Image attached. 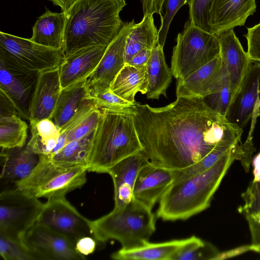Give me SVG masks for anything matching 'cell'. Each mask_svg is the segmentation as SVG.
I'll return each mask as SVG.
<instances>
[{
	"label": "cell",
	"mask_w": 260,
	"mask_h": 260,
	"mask_svg": "<svg viewBox=\"0 0 260 260\" xmlns=\"http://www.w3.org/2000/svg\"><path fill=\"white\" fill-rule=\"evenodd\" d=\"M132 114L143 153L152 165L171 170L194 164L218 145L241 143L243 129L203 98H177L159 108L136 102Z\"/></svg>",
	"instance_id": "cell-1"
},
{
	"label": "cell",
	"mask_w": 260,
	"mask_h": 260,
	"mask_svg": "<svg viewBox=\"0 0 260 260\" xmlns=\"http://www.w3.org/2000/svg\"><path fill=\"white\" fill-rule=\"evenodd\" d=\"M252 141L238 144L213 167L200 174L174 181L159 201L156 216L165 221L186 220L208 208L228 170L235 160L249 168Z\"/></svg>",
	"instance_id": "cell-2"
},
{
	"label": "cell",
	"mask_w": 260,
	"mask_h": 260,
	"mask_svg": "<svg viewBox=\"0 0 260 260\" xmlns=\"http://www.w3.org/2000/svg\"><path fill=\"white\" fill-rule=\"evenodd\" d=\"M126 5L125 0H76L65 12L64 57L84 48L108 46L124 23L119 13Z\"/></svg>",
	"instance_id": "cell-3"
},
{
	"label": "cell",
	"mask_w": 260,
	"mask_h": 260,
	"mask_svg": "<svg viewBox=\"0 0 260 260\" xmlns=\"http://www.w3.org/2000/svg\"><path fill=\"white\" fill-rule=\"evenodd\" d=\"M132 106L122 112L102 113L95 130L88 172L108 173L122 159L143 150Z\"/></svg>",
	"instance_id": "cell-4"
},
{
	"label": "cell",
	"mask_w": 260,
	"mask_h": 260,
	"mask_svg": "<svg viewBox=\"0 0 260 260\" xmlns=\"http://www.w3.org/2000/svg\"><path fill=\"white\" fill-rule=\"evenodd\" d=\"M92 237L104 243L118 241L121 248L129 249L143 245L155 231L152 208L134 199L121 208H114L109 213L90 222Z\"/></svg>",
	"instance_id": "cell-5"
},
{
	"label": "cell",
	"mask_w": 260,
	"mask_h": 260,
	"mask_svg": "<svg viewBox=\"0 0 260 260\" xmlns=\"http://www.w3.org/2000/svg\"><path fill=\"white\" fill-rule=\"evenodd\" d=\"M38 165L15 188L39 199L66 195L81 188L87 181V167L63 166L54 164L47 156H39Z\"/></svg>",
	"instance_id": "cell-6"
},
{
	"label": "cell",
	"mask_w": 260,
	"mask_h": 260,
	"mask_svg": "<svg viewBox=\"0 0 260 260\" xmlns=\"http://www.w3.org/2000/svg\"><path fill=\"white\" fill-rule=\"evenodd\" d=\"M171 59V71L177 80H181L203 67L220 53L216 35L185 23L178 34Z\"/></svg>",
	"instance_id": "cell-7"
},
{
	"label": "cell",
	"mask_w": 260,
	"mask_h": 260,
	"mask_svg": "<svg viewBox=\"0 0 260 260\" xmlns=\"http://www.w3.org/2000/svg\"><path fill=\"white\" fill-rule=\"evenodd\" d=\"M63 59L62 50L0 32V61L9 66L39 73L58 67Z\"/></svg>",
	"instance_id": "cell-8"
},
{
	"label": "cell",
	"mask_w": 260,
	"mask_h": 260,
	"mask_svg": "<svg viewBox=\"0 0 260 260\" xmlns=\"http://www.w3.org/2000/svg\"><path fill=\"white\" fill-rule=\"evenodd\" d=\"M43 204L16 188L0 194V235L21 243L23 235L37 221Z\"/></svg>",
	"instance_id": "cell-9"
},
{
	"label": "cell",
	"mask_w": 260,
	"mask_h": 260,
	"mask_svg": "<svg viewBox=\"0 0 260 260\" xmlns=\"http://www.w3.org/2000/svg\"><path fill=\"white\" fill-rule=\"evenodd\" d=\"M37 222L61 234L75 246L80 238L92 237L91 220L82 215L66 196L48 199L43 204Z\"/></svg>",
	"instance_id": "cell-10"
},
{
	"label": "cell",
	"mask_w": 260,
	"mask_h": 260,
	"mask_svg": "<svg viewBox=\"0 0 260 260\" xmlns=\"http://www.w3.org/2000/svg\"><path fill=\"white\" fill-rule=\"evenodd\" d=\"M21 243L34 259L82 260L75 246L61 234L36 222L22 237Z\"/></svg>",
	"instance_id": "cell-11"
},
{
	"label": "cell",
	"mask_w": 260,
	"mask_h": 260,
	"mask_svg": "<svg viewBox=\"0 0 260 260\" xmlns=\"http://www.w3.org/2000/svg\"><path fill=\"white\" fill-rule=\"evenodd\" d=\"M135 24L134 20L124 22L116 37L108 46L95 69L86 81L89 91L110 88L112 82L125 64L126 40Z\"/></svg>",
	"instance_id": "cell-12"
},
{
	"label": "cell",
	"mask_w": 260,
	"mask_h": 260,
	"mask_svg": "<svg viewBox=\"0 0 260 260\" xmlns=\"http://www.w3.org/2000/svg\"><path fill=\"white\" fill-rule=\"evenodd\" d=\"M260 107V62L252 61L226 116L241 128L251 118L255 122Z\"/></svg>",
	"instance_id": "cell-13"
},
{
	"label": "cell",
	"mask_w": 260,
	"mask_h": 260,
	"mask_svg": "<svg viewBox=\"0 0 260 260\" xmlns=\"http://www.w3.org/2000/svg\"><path fill=\"white\" fill-rule=\"evenodd\" d=\"M38 76V73L24 72L0 61V90L12 101L22 118L29 119Z\"/></svg>",
	"instance_id": "cell-14"
},
{
	"label": "cell",
	"mask_w": 260,
	"mask_h": 260,
	"mask_svg": "<svg viewBox=\"0 0 260 260\" xmlns=\"http://www.w3.org/2000/svg\"><path fill=\"white\" fill-rule=\"evenodd\" d=\"M225 70L219 54L185 78L177 81V98H205L215 90Z\"/></svg>",
	"instance_id": "cell-15"
},
{
	"label": "cell",
	"mask_w": 260,
	"mask_h": 260,
	"mask_svg": "<svg viewBox=\"0 0 260 260\" xmlns=\"http://www.w3.org/2000/svg\"><path fill=\"white\" fill-rule=\"evenodd\" d=\"M222 62L228 73L230 85L236 93L252 61L245 52L233 28L217 34Z\"/></svg>",
	"instance_id": "cell-16"
},
{
	"label": "cell",
	"mask_w": 260,
	"mask_h": 260,
	"mask_svg": "<svg viewBox=\"0 0 260 260\" xmlns=\"http://www.w3.org/2000/svg\"><path fill=\"white\" fill-rule=\"evenodd\" d=\"M59 66L38 73L30 104L29 121L51 119L62 90Z\"/></svg>",
	"instance_id": "cell-17"
},
{
	"label": "cell",
	"mask_w": 260,
	"mask_h": 260,
	"mask_svg": "<svg viewBox=\"0 0 260 260\" xmlns=\"http://www.w3.org/2000/svg\"><path fill=\"white\" fill-rule=\"evenodd\" d=\"M108 46L84 48L64 57L59 66L62 89L86 81L94 71Z\"/></svg>",
	"instance_id": "cell-18"
},
{
	"label": "cell",
	"mask_w": 260,
	"mask_h": 260,
	"mask_svg": "<svg viewBox=\"0 0 260 260\" xmlns=\"http://www.w3.org/2000/svg\"><path fill=\"white\" fill-rule=\"evenodd\" d=\"M150 162L142 151L129 156L109 171L114 185V208H121L133 199L134 188L141 169Z\"/></svg>",
	"instance_id": "cell-19"
},
{
	"label": "cell",
	"mask_w": 260,
	"mask_h": 260,
	"mask_svg": "<svg viewBox=\"0 0 260 260\" xmlns=\"http://www.w3.org/2000/svg\"><path fill=\"white\" fill-rule=\"evenodd\" d=\"M174 180V170L149 162L138 175L134 188V197L152 209Z\"/></svg>",
	"instance_id": "cell-20"
},
{
	"label": "cell",
	"mask_w": 260,
	"mask_h": 260,
	"mask_svg": "<svg viewBox=\"0 0 260 260\" xmlns=\"http://www.w3.org/2000/svg\"><path fill=\"white\" fill-rule=\"evenodd\" d=\"M256 8L255 0H212L209 25L213 33L244 25Z\"/></svg>",
	"instance_id": "cell-21"
},
{
	"label": "cell",
	"mask_w": 260,
	"mask_h": 260,
	"mask_svg": "<svg viewBox=\"0 0 260 260\" xmlns=\"http://www.w3.org/2000/svg\"><path fill=\"white\" fill-rule=\"evenodd\" d=\"M2 169L1 179L16 185L27 178L38 165L39 155L27 146L12 149H2Z\"/></svg>",
	"instance_id": "cell-22"
},
{
	"label": "cell",
	"mask_w": 260,
	"mask_h": 260,
	"mask_svg": "<svg viewBox=\"0 0 260 260\" xmlns=\"http://www.w3.org/2000/svg\"><path fill=\"white\" fill-rule=\"evenodd\" d=\"M65 23V12H52L46 8L35 23L30 40L47 47L62 50Z\"/></svg>",
	"instance_id": "cell-23"
},
{
	"label": "cell",
	"mask_w": 260,
	"mask_h": 260,
	"mask_svg": "<svg viewBox=\"0 0 260 260\" xmlns=\"http://www.w3.org/2000/svg\"><path fill=\"white\" fill-rule=\"evenodd\" d=\"M146 68L147 98L159 99L161 95L167 97L166 91L171 82L173 75L166 63L163 47L158 42L152 49Z\"/></svg>",
	"instance_id": "cell-24"
},
{
	"label": "cell",
	"mask_w": 260,
	"mask_h": 260,
	"mask_svg": "<svg viewBox=\"0 0 260 260\" xmlns=\"http://www.w3.org/2000/svg\"><path fill=\"white\" fill-rule=\"evenodd\" d=\"M187 241V238L160 243L148 242L132 249L121 248L112 253L111 257L116 260H172Z\"/></svg>",
	"instance_id": "cell-25"
},
{
	"label": "cell",
	"mask_w": 260,
	"mask_h": 260,
	"mask_svg": "<svg viewBox=\"0 0 260 260\" xmlns=\"http://www.w3.org/2000/svg\"><path fill=\"white\" fill-rule=\"evenodd\" d=\"M147 84L146 65L135 66L125 64L112 82L110 89L123 99L134 103L138 92L146 94Z\"/></svg>",
	"instance_id": "cell-26"
},
{
	"label": "cell",
	"mask_w": 260,
	"mask_h": 260,
	"mask_svg": "<svg viewBox=\"0 0 260 260\" xmlns=\"http://www.w3.org/2000/svg\"><path fill=\"white\" fill-rule=\"evenodd\" d=\"M241 197L244 204L238 208V212L248 222L253 251L260 253V173L253 175Z\"/></svg>",
	"instance_id": "cell-27"
},
{
	"label": "cell",
	"mask_w": 260,
	"mask_h": 260,
	"mask_svg": "<svg viewBox=\"0 0 260 260\" xmlns=\"http://www.w3.org/2000/svg\"><path fill=\"white\" fill-rule=\"evenodd\" d=\"M158 30L155 26L153 14H144L141 21L135 23L127 37L125 64L140 51L145 49H152L158 42Z\"/></svg>",
	"instance_id": "cell-28"
},
{
	"label": "cell",
	"mask_w": 260,
	"mask_h": 260,
	"mask_svg": "<svg viewBox=\"0 0 260 260\" xmlns=\"http://www.w3.org/2000/svg\"><path fill=\"white\" fill-rule=\"evenodd\" d=\"M86 81L62 89L51 120L60 129L72 117L82 103L89 98Z\"/></svg>",
	"instance_id": "cell-29"
},
{
	"label": "cell",
	"mask_w": 260,
	"mask_h": 260,
	"mask_svg": "<svg viewBox=\"0 0 260 260\" xmlns=\"http://www.w3.org/2000/svg\"><path fill=\"white\" fill-rule=\"evenodd\" d=\"M96 128L85 137L68 143L53 155L46 156L57 165L87 167L90 160Z\"/></svg>",
	"instance_id": "cell-30"
},
{
	"label": "cell",
	"mask_w": 260,
	"mask_h": 260,
	"mask_svg": "<svg viewBox=\"0 0 260 260\" xmlns=\"http://www.w3.org/2000/svg\"><path fill=\"white\" fill-rule=\"evenodd\" d=\"M29 121L30 137L27 146L39 156L50 155L58 142L60 129L50 119Z\"/></svg>",
	"instance_id": "cell-31"
},
{
	"label": "cell",
	"mask_w": 260,
	"mask_h": 260,
	"mask_svg": "<svg viewBox=\"0 0 260 260\" xmlns=\"http://www.w3.org/2000/svg\"><path fill=\"white\" fill-rule=\"evenodd\" d=\"M27 131V124L19 115L0 117L1 148L12 149L25 146Z\"/></svg>",
	"instance_id": "cell-32"
},
{
	"label": "cell",
	"mask_w": 260,
	"mask_h": 260,
	"mask_svg": "<svg viewBox=\"0 0 260 260\" xmlns=\"http://www.w3.org/2000/svg\"><path fill=\"white\" fill-rule=\"evenodd\" d=\"M219 252L212 244L192 236L187 238L172 260H213Z\"/></svg>",
	"instance_id": "cell-33"
},
{
	"label": "cell",
	"mask_w": 260,
	"mask_h": 260,
	"mask_svg": "<svg viewBox=\"0 0 260 260\" xmlns=\"http://www.w3.org/2000/svg\"><path fill=\"white\" fill-rule=\"evenodd\" d=\"M236 145H218L202 159L194 164L183 169L174 170V181L183 179L208 170Z\"/></svg>",
	"instance_id": "cell-34"
},
{
	"label": "cell",
	"mask_w": 260,
	"mask_h": 260,
	"mask_svg": "<svg viewBox=\"0 0 260 260\" xmlns=\"http://www.w3.org/2000/svg\"><path fill=\"white\" fill-rule=\"evenodd\" d=\"M236 94L230 87L225 70L215 90L204 99L212 109L226 117Z\"/></svg>",
	"instance_id": "cell-35"
},
{
	"label": "cell",
	"mask_w": 260,
	"mask_h": 260,
	"mask_svg": "<svg viewBox=\"0 0 260 260\" xmlns=\"http://www.w3.org/2000/svg\"><path fill=\"white\" fill-rule=\"evenodd\" d=\"M89 92L88 98L93 101L102 113L122 112L135 103L123 99L112 92L110 88Z\"/></svg>",
	"instance_id": "cell-36"
},
{
	"label": "cell",
	"mask_w": 260,
	"mask_h": 260,
	"mask_svg": "<svg viewBox=\"0 0 260 260\" xmlns=\"http://www.w3.org/2000/svg\"><path fill=\"white\" fill-rule=\"evenodd\" d=\"M212 0H191L188 5V21L195 26L213 34L209 25L210 12Z\"/></svg>",
	"instance_id": "cell-37"
},
{
	"label": "cell",
	"mask_w": 260,
	"mask_h": 260,
	"mask_svg": "<svg viewBox=\"0 0 260 260\" xmlns=\"http://www.w3.org/2000/svg\"><path fill=\"white\" fill-rule=\"evenodd\" d=\"M191 0H165L163 7L165 12L161 17V24L158 30V43L164 48L170 24L178 10L185 5H189Z\"/></svg>",
	"instance_id": "cell-38"
},
{
	"label": "cell",
	"mask_w": 260,
	"mask_h": 260,
	"mask_svg": "<svg viewBox=\"0 0 260 260\" xmlns=\"http://www.w3.org/2000/svg\"><path fill=\"white\" fill-rule=\"evenodd\" d=\"M0 254L5 260L34 259L21 243L3 235H0Z\"/></svg>",
	"instance_id": "cell-39"
},
{
	"label": "cell",
	"mask_w": 260,
	"mask_h": 260,
	"mask_svg": "<svg viewBox=\"0 0 260 260\" xmlns=\"http://www.w3.org/2000/svg\"><path fill=\"white\" fill-rule=\"evenodd\" d=\"M245 37L247 42L246 52L249 58L252 61L260 62V23L247 28Z\"/></svg>",
	"instance_id": "cell-40"
},
{
	"label": "cell",
	"mask_w": 260,
	"mask_h": 260,
	"mask_svg": "<svg viewBox=\"0 0 260 260\" xmlns=\"http://www.w3.org/2000/svg\"><path fill=\"white\" fill-rule=\"evenodd\" d=\"M96 240L92 236H85L80 238L75 244L76 250L83 256L92 253L96 248Z\"/></svg>",
	"instance_id": "cell-41"
},
{
	"label": "cell",
	"mask_w": 260,
	"mask_h": 260,
	"mask_svg": "<svg viewBox=\"0 0 260 260\" xmlns=\"http://www.w3.org/2000/svg\"><path fill=\"white\" fill-rule=\"evenodd\" d=\"M18 115L15 106L2 91H0V117Z\"/></svg>",
	"instance_id": "cell-42"
},
{
	"label": "cell",
	"mask_w": 260,
	"mask_h": 260,
	"mask_svg": "<svg viewBox=\"0 0 260 260\" xmlns=\"http://www.w3.org/2000/svg\"><path fill=\"white\" fill-rule=\"evenodd\" d=\"M165 0H141L144 15L156 13L162 16L161 13Z\"/></svg>",
	"instance_id": "cell-43"
},
{
	"label": "cell",
	"mask_w": 260,
	"mask_h": 260,
	"mask_svg": "<svg viewBox=\"0 0 260 260\" xmlns=\"http://www.w3.org/2000/svg\"><path fill=\"white\" fill-rule=\"evenodd\" d=\"M253 250L251 244L241 246L226 251L219 252L213 260H221L231 258L249 251H253Z\"/></svg>",
	"instance_id": "cell-44"
},
{
	"label": "cell",
	"mask_w": 260,
	"mask_h": 260,
	"mask_svg": "<svg viewBox=\"0 0 260 260\" xmlns=\"http://www.w3.org/2000/svg\"><path fill=\"white\" fill-rule=\"evenodd\" d=\"M152 49H145L137 53L126 64L131 66L146 65L151 55Z\"/></svg>",
	"instance_id": "cell-45"
},
{
	"label": "cell",
	"mask_w": 260,
	"mask_h": 260,
	"mask_svg": "<svg viewBox=\"0 0 260 260\" xmlns=\"http://www.w3.org/2000/svg\"><path fill=\"white\" fill-rule=\"evenodd\" d=\"M54 5L60 7L62 12H66L76 0H49Z\"/></svg>",
	"instance_id": "cell-46"
}]
</instances>
